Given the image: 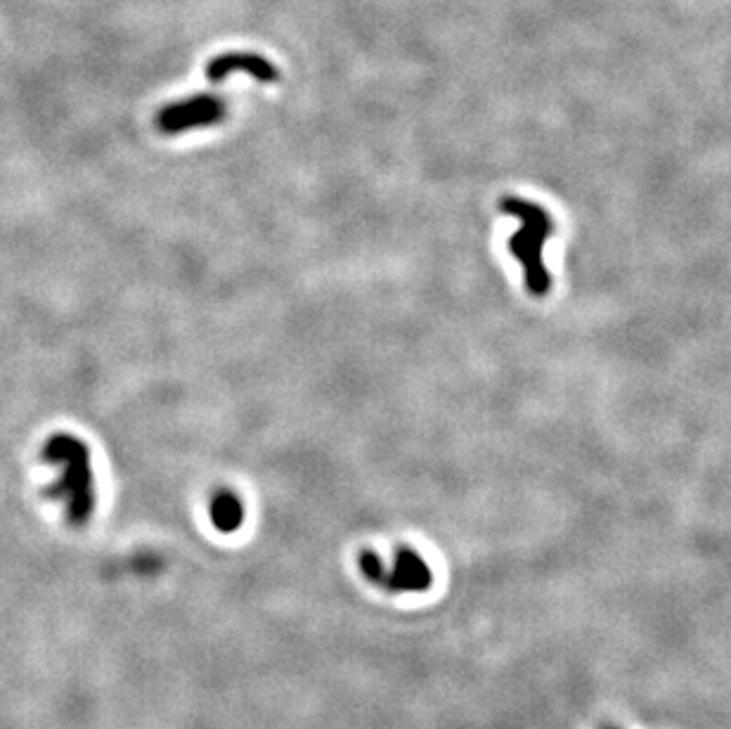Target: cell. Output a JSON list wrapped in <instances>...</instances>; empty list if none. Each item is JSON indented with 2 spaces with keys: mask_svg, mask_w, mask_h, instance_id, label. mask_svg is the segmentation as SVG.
Returning <instances> with one entry per match:
<instances>
[{
  "mask_svg": "<svg viewBox=\"0 0 731 729\" xmlns=\"http://www.w3.org/2000/svg\"><path fill=\"white\" fill-rule=\"evenodd\" d=\"M41 457L45 464L60 469V479L48 486L45 495L62 502L69 526L83 528L93 519L97 507L93 455L88 443L79 436L60 431L45 441Z\"/></svg>",
  "mask_w": 731,
  "mask_h": 729,
  "instance_id": "6da1fadb",
  "label": "cell"
},
{
  "mask_svg": "<svg viewBox=\"0 0 731 729\" xmlns=\"http://www.w3.org/2000/svg\"><path fill=\"white\" fill-rule=\"evenodd\" d=\"M500 211L521 223V228L509 240L511 256L521 263L528 294L535 299H545L552 289V273L545 263V244L554 235L552 216L542 206L514 195L502 199Z\"/></svg>",
  "mask_w": 731,
  "mask_h": 729,
  "instance_id": "7a4b0ae2",
  "label": "cell"
},
{
  "mask_svg": "<svg viewBox=\"0 0 731 729\" xmlns=\"http://www.w3.org/2000/svg\"><path fill=\"white\" fill-rule=\"evenodd\" d=\"M360 571L370 583L384 587L388 592H424L433 583L429 564L419 557L417 550L400 545L393 554L391 569H386L377 552L365 550L360 554Z\"/></svg>",
  "mask_w": 731,
  "mask_h": 729,
  "instance_id": "3957f363",
  "label": "cell"
},
{
  "mask_svg": "<svg viewBox=\"0 0 731 729\" xmlns=\"http://www.w3.org/2000/svg\"><path fill=\"white\" fill-rule=\"evenodd\" d=\"M225 102L216 95H194V98L171 102L157 114V128L164 135H178L194 128H209L225 119Z\"/></svg>",
  "mask_w": 731,
  "mask_h": 729,
  "instance_id": "277c9868",
  "label": "cell"
},
{
  "mask_svg": "<svg viewBox=\"0 0 731 729\" xmlns=\"http://www.w3.org/2000/svg\"><path fill=\"white\" fill-rule=\"evenodd\" d=\"M232 72H247L261 83H275L280 79V69H277L270 60H265V57L254 53H225L213 57V60L206 64V76H209L211 83L225 81Z\"/></svg>",
  "mask_w": 731,
  "mask_h": 729,
  "instance_id": "5b68a950",
  "label": "cell"
},
{
  "mask_svg": "<svg viewBox=\"0 0 731 729\" xmlns=\"http://www.w3.org/2000/svg\"><path fill=\"white\" fill-rule=\"evenodd\" d=\"M211 524L221 533H235L244 524V502L232 488H221L211 500Z\"/></svg>",
  "mask_w": 731,
  "mask_h": 729,
  "instance_id": "8992f818",
  "label": "cell"
},
{
  "mask_svg": "<svg viewBox=\"0 0 731 729\" xmlns=\"http://www.w3.org/2000/svg\"><path fill=\"white\" fill-rule=\"evenodd\" d=\"M606 729H616V727H606Z\"/></svg>",
  "mask_w": 731,
  "mask_h": 729,
  "instance_id": "52a82bcc",
  "label": "cell"
}]
</instances>
